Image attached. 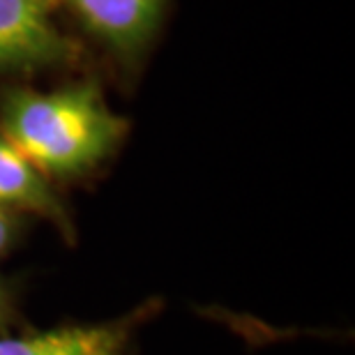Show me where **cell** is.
I'll return each instance as SVG.
<instances>
[{"label":"cell","mask_w":355,"mask_h":355,"mask_svg":"<svg viewBox=\"0 0 355 355\" xmlns=\"http://www.w3.org/2000/svg\"><path fill=\"white\" fill-rule=\"evenodd\" d=\"M0 205H14L40 212L44 217L62 219L58 198L40 173L3 134H0Z\"/></svg>","instance_id":"obj_5"},{"label":"cell","mask_w":355,"mask_h":355,"mask_svg":"<svg viewBox=\"0 0 355 355\" xmlns=\"http://www.w3.org/2000/svg\"><path fill=\"white\" fill-rule=\"evenodd\" d=\"M127 123L92 86L14 90L3 104V137L44 175H76L102 162Z\"/></svg>","instance_id":"obj_1"},{"label":"cell","mask_w":355,"mask_h":355,"mask_svg":"<svg viewBox=\"0 0 355 355\" xmlns=\"http://www.w3.org/2000/svg\"><path fill=\"white\" fill-rule=\"evenodd\" d=\"M72 44L51 21L49 0H0V69L55 65Z\"/></svg>","instance_id":"obj_2"},{"label":"cell","mask_w":355,"mask_h":355,"mask_svg":"<svg viewBox=\"0 0 355 355\" xmlns=\"http://www.w3.org/2000/svg\"><path fill=\"white\" fill-rule=\"evenodd\" d=\"M3 309H5V295H3V291H0V316H3Z\"/></svg>","instance_id":"obj_6"},{"label":"cell","mask_w":355,"mask_h":355,"mask_svg":"<svg viewBox=\"0 0 355 355\" xmlns=\"http://www.w3.org/2000/svg\"><path fill=\"white\" fill-rule=\"evenodd\" d=\"M118 53H137L162 19L164 0H60Z\"/></svg>","instance_id":"obj_3"},{"label":"cell","mask_w":355,"mask_h":355,"mask_svg":"<svg viewBox=\"0 0 355 355\" xmlns=\"http://www.w3.org/2000/svg\"><path fill=\"white\" fill-rule=\"evenodd\" d=\"M125 325H79L21 339H0V355H120Z\"/></svg>","instance_id":"obj_4"}]
</instances>
